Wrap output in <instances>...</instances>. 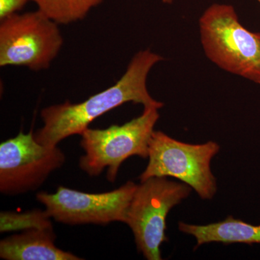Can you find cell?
Instances as JSON below:
<instances>
[{
	"label": "cell",
	"instance_id": "1",
	"mask_svg": "<svg viewBox=\"0 0 260 260\" xmlns=\"http://www.w3.org/2000/svg\"><path fill=\"white\" fill-rule=\"evenodd\" d=\"M164 60L162 56L150 49L138 51L112 86L78 104L66 101L43 109L41 117L44 126L34 133V138L43 145L57 146L70 136L81 135L92 121L126 103L161 109L164 104L149 93L147 80L152 68Z\"/></svg>",
	"mask_w": 260,
	"mask_h": 260
},
{
	"label": "cell",
	"instance_id": "2",
	"mask_svg": "<svg viewBox=\"0 0 260 260\" xmlns=\"http://www.w3.org/2000/svg\"><path fill=\"white\" fill-rule=\"evenodd\" d=\"M205 55L223 71L260 85V32L239 21L232 5L214 3L198 22Z\"/></svg>",
	"mask_w": 260,
	"mask_h": 260
},
{
	"label": "cell",
	"instance_id": "3",
	"mask_svg": "<svg viewBox=\"0 0 260 260\" xmlns=\"http://www.w3.org/2000/svg\"><path fill=\"white\" fill-rule=\"evenodd\" d=\"M156 107H146L143 114L122 125L106 129L88 127L81 134L85 155L79 166L90 177H98L108 168L107 179L114 183L121 164L133 155L148 158L149 146L160 114Z\"/></svg>",
	"mask_w": 260,
	"mask_h": 260
},
{
	"label": "cell",
	"instance_id": "4",
	"mask_svg": "<svg viewBox=\"0 0 260 260\" xmlns=\"http://www.w3.org/2000/svg\"><path fill=\"white\" fill-rule=\"evenodd\" d=\"M220 151L214 141L189 144L154 131L149 146L148 164L140 182L151 177H173L190 186L202 200H212L217 181L212 173V159Z\"/></svg>",
	"mask_w": 260,
	"mask_h": 260
},
{
	"label": "cell",
	"instance_id": "5",
	"mask_svg": "<svg viewBox=\"0 0 260 260\" xmlns=\"http://www.w3.org/2000/svg\"><path fill=\"white\" fill-rule=\"evenodd\" d=\"M192 188L167 177H151L137 186L126 210L125 223L138 251L148 260H161L160 246L167 242L168 214L189 196Z\"/></svg>",
	"mask_w": 260,
	"mask_h": 260
},
{
	"label": "cell",
	"instance_id": "6",
	"mask_svg": "<svg viewBox=\"0 0 260 260\" xmlns=\"http://www.w3.org/2000/svg\"><path fill=\"white\" fill-rule=\"evenodd\" d=\"M0 67L47 70L64 43L59 24L40 10L16 13L0 20Z\"/></svg>",
	"mask_w": 260,
	"mask_h": 260
},
{
	"label": "cell",
	"instance_id": "7",
	"mask_svg": "<svg viewBox=\"0 0 260 260\" xmlns=\"http://www.w3.org/2000/svg\"><path fill=\"white\" fill-rule=\"evenodd\" d=\"M65 162L57 146L38 143L32 129L0 145V191L14 196L35 191Z\"/></svg>",
	"mask_w": 260,
	"mask_h": 260
},
{
	"label": "cell",
	"instance_id": "8",
	"mask_svg": "<svg viewBox=\"0 0 260 260\" xmlns=\"http://www.w3.org/2000/svg\"><path fill=\"white\" fill-rule=\"evenodd\" d=\"M138 184L127 181L111 191L86 193L59 186L56 192L41 191L37 200L56 222L67 225L98 224L112 222L125 223L126 210Z\"/></svg>",
	"mask_w": 260,
	"mask_h": 260
},
{
	"label": "cell",
	"instance_id": "9",
	"mask_svg": "<svg viewBox=\"0 0 260 260\" xmlns=\"http://www.w3.org/2000/svg\"><path fill=\"white\" fill-rule=\"evenodd\" d=\"M53 229H30L2 239L0 257L6 260H79L56 247Z\"/></svg>",
	"mask_w": 260,
	"mask_h": 260
},
{
	"label": "cell",
	"instance_id": "10",
	"mask_svg": "<svg viewBox=\"0 0 260 260\" xmlns=\"http://www.w3.org/2000/svg\"><path fill=\"white\" fill-rule=\"evenodd\" d=\"M180 232L192 236L197 241L194 249L205 244L212 242L230 244H260V225H251L232 215L223 221L207 224L192 225L179 222Z\"/></svg>",
	"mask_w": 260,
	"mask_h": 260
},
{
	"label": "cell",
	"instance_id": "11",
	"mask_svg": "<svg viewBox=\"0 0 260 260\" xmlns=\"http://www.w3.org/2000/svg\"><path fill=\"white\" fill-rule=\"evenodd\" d=\"M38 9L59 25L83 20L104 0H31Z\"/></svg>",
	"mask_w": 260,
	"mask_h": 260
},
{
	"label": "cell",
	"instance_id": "12",
	"mask_svg": "<svg viewBox=\"0 0 260 260\" xmlns=\"http://www.w3.org/2000/svg\"><path fill=\"white\" fill-rule=\"evenodd\" d=\"M51 217L47 210H34L24 213L1 212L0 232L30 230V229H53Z\"/></svg>",
	"mask_w": 260,
	"mask_h": 260
},
{
	"label": "cell",
	"instance_id": "13",
	"mask_svg": "<svg viewBox=\"0 0 260 260\" xmlns=\"http://www.w3.org/2000/svg\"><path fill=\"white\" fill-rule=\"evenodd\" d=\"M31 0H0V20L18 13Z\"/></svg>",
	"mask_w": 260,
	"mask_h": 260
},
{
	"label": "cell",
	"instance_id": "14",
	"mask_svg": "<svg viewBox=\"0 0 260 260\" xmlns=\"http://www.w3.org/2000/svg\"><path fill=\"white\" fill-rule=\"evenodd\" d=\"M174 1H175V0H162V3L167 5L172 4V3H174Z\"/></svg>",
	"mask_w": 260,
	"mask_h": 260
},
{
	"label": "cell",
	"instance_id": "15",
	"mask_svg": "<svg viewBox=\"0 0 260 260\" xmlns=\"http://www.w3.org/2000/svg\"><path fill=\"white\" fill-rule=\"evenodd\" d=\"M256 1H257V2H258V3H259V4H260V0H256Z\"/></svg>",
	"mask_w": 260,
	"mask_h": 260
}]
</instances>
